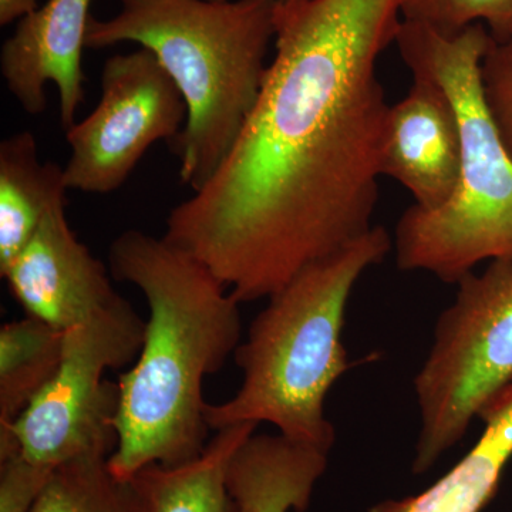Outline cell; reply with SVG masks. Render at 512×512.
Segmentation results:
<instances>
[{
  "label": "cell",
  "mask_w": 512,
  "mask_h": 512,
  "mask_svg": "<svg viewBox=\"0 0 512 512\" xmlns=\"http://www.w3.org/2000/svg\"><path fill=\"white\" fill-rule=\"evenodd\" d=\"M66 192L63 168L40 161L32 131L0 143V272L28 245L47 212L66 201Z\"/></svg>",
  "instance_id": "obj_15"
},
{
  "label": "cell",
  "mask_w": 512,
  "mask_h": 512,
  "mask_svg": "<svg viewBox=\"0 0 512 512\" xmlns=\"http://www.w3.org/2000/svg\"><path fill=\"white\" fill-rule=\"evenodd\" d=\"M485 423L476 446L423 493L386 500L369 512H480L497 490L512 458V383L480 417Z\"/></svg>",
  "instance_id": "obj_13"
},
{
  "label": "cell",
  "mask_w": 512,
  "mask_h": 512,
  "mask_svg": "<svg viewBox=\"0 0 512 512\" xmlns=\"http://www.w3.org/2000/svg\"><path fill=\"white\" fill-rule=\"evenodd\" d=\"M109 271L140 289L150 312L136 362L117 380V446L107 460L114 476L131 480L207 447L202 386L241 343V303L194 256L138 229L111 242Z\"/></svg>",
  "instance_id": "obj_2"
},
{
  "label": "cell",
  "mask_w": 512,
  "mask_h": 512,
  "mask_svg": "<svg viewBox=\"0 0 512 512\" xmlns=\"http://www.w3.org/2000/svg\"><path fill=\"white\" fill-rule=\"evenodd\" d=\"M392 248L389 232L375 225L272 293L235 350L242 372L238 392L207 404L210 429L269 423L286 439L329 453L336 433L326 397L350 369L342 343L346 306L356 282Z\"/></svg>",
  "instance_id": "obj_4"
},
{
  "label": "cell",
  "mask_w": 512,
  "mask_h": 512,
  "mask_svg": "<svg viewBox=\"0 0 512 512\" xmlns=\"http://www.w3.org/2000/svg\"><path fill=\"white\" fill-rule=\"evenodd\" d=\"M146 320L121 299L64 330L59 369L8 430L0 431V458L20 450L39 466L57 468L83 457L109 458L119 386L104 373L136 362Z\"/></svg>",
  "instance_id": "obj_7"
},
{
  "label": "cell",
  "mask_w": 512,
  "mask_h": 512,
  "mask_svg": "<svg viewBox=\"0 0 512 512\" xmlns=\"http://www.w3.org/2000/svg\"><path fill=\"white\" fill-rule=\"evenodd\" d=\"M37 8V0H0V25H10L35 12Z\"/></svg>",
  "instance_id": "obj_21"
},
{
  "label": "cell",
  "mask_w": 512,
  "mask_h": 512,
  "mask_svg": "<svg viewBox=\"0 0 512 512\" xmlns=\"http://www.w3.org/2000/svg\"><path fill=\"white\" fill-rule=\"evenodd\" d=\"M107 457H83L53 471L32 512H143L133 480L114 476Z\"/></svg>",
  "instance_id": "obj_17"
},
{
  "label": "cell",
  "mask_w": 512,
  "mask_h": 512,
  "mask_svg": "<svg viewBox=\"0 0 512 512\" xmlns=\"http://www.w3.org/2000/svg\"><path fill=\"white\" fill-rule=\"evenodd\" d=\"M187 104L157 57L141 47L110 57L101 74L96 109L66 131L67 190L111 194L157 141L174 138L187 121Z\"/></svg>",
  "instance_id": "obj_8"
},
{
  "label": "cell",
  "mask_w": 512,
  "mask_h": 512,
  "mask_svg": "<svg viewBox=\"0 0 512 512\" xmlns=\"http://www.w3.org/2000/svg\"><path fill=\"white\" fill-rule=\"evenodd\" d=\"M113 18L89 20L87 49L138 43L187 104L174 138L181 184L201 190L237 143L264 86L278 0H117Z\"/></svg>",
  "instance_id": "obj_3"
},
{
  "label": "cell",
  "mask_w": 512,
  "mask_h": 512,
  "mask_svg": "<svg viewBox=\"0 0 512 512\" xmlns=\"http://www.w3.org/2000/svg\"><path fill=\"white\" fill-rule=\"evenodd\" d=\"M256 424L225 427L200 456L178 466L153 464L131 478L143 512H239L229 493L231 458L256 431Z\"/></svg>",
  "instance_id": "obj_14"
},
{
  "label": "cell",
  "mask_w": 512,
  "mask_h": 512,
  "mask_svg": "<svg viewBox=\"0 0 512 512\" xmlns=\"http://www.w3.org/2000/svg\"><path fill=\"white\" fill-rule=\"evenodd\" d=\"M402 19L444 33L481 23L494 40L512 33V0H403Z\"/></svg>",
  "instance_id": "obj_18"
},
{
  "label": "cell",
  "mask_w": 512,
  "mask_h": 512,
  "mask_svg": "<svg viewBox=\"0 0 512 512\" xmlns=\"http://www.w3.org/2000/svg\"><path fill=\"white\" fill-rule=\"evenodd\" d=\"M402 5L278 0L275 55L254 110L164 234L239 303L268 299L375 227L390 109L376 66Z\"/></svg>",
  "instance_id": "obj_1"
},
{
  "label": "cell",
  "mask_w": 512,
  "mask_h": 512,
  "mask_svg": "<svg viewBox=\"0 0 512 512\" xmlns=\"http://www.w3.org/2000/svg\"><path fill=\"white\" fill-rule=\"evenodd\" d=\"M490 42L481 23L444 33L403 19L394 39L412 73L443 87L460 126L456 190L433 210L412 205L393 239L402 271L427 272L446 284H458L481 262L512 256V158L481 87V62Z\"/></svg>",
  "instance_id": "obj_5"
},
{
  "label": "cell",
  "mask_w": 512,
  "mask_h": 512,
  "mask_svg": "<svg viewBox=\"0 0 512 512\" xmlns=\"http://www.w3.org/2000/svg\"><path fill=\"white\" fill-rule=\"evenodd\" d=\"M63 330L26 318L0 328V431L8 430L56 375Z\"/></svg>",
  "instance_id": "obj_16"
},
{
  "label": "cell",
  "mask_w": 512,
  "mask_h": 512,
  "mask_svg": "<svg viewBox=\"0 0 512 512\" xmlns=\"http://www.w3.org/2000/svg\"><path fill=\"white\" fill-rule=\"evenodd\" d=\"M328 458V451L282 434L254 433L231 458L229 493L239 512H305Z\"/></svg>",
  "instance_id": "obj_12"
},
{
  "label": "cell",
  "mask_w": 512,
  "mask_h": 512,
  "mask_svg": "<svg viewBox=\"0 0 512 512\" xmlns=\"http://www.w3.org/2000/svg\"><path fill=\"white\" fill-rule=\"evenodd\" d=\"M414 377L420 413L413 473L433 468L512 383V256L458 282Z\"/></svg>",
  "instance_id": "obj_6"
},
{
  "label": "cell",
  "mask_w": 512,
  "mask_h": 512,
  "mask_svg": "<svg viewBox=\"0 0 512 512\" xmlns=\"http://www.w3.org/2000/svg\"><path fill=\"white\" fill-rule=\"evenodd\" d=\"M413 77L409 93L387 114L382 174L407 188L413 205L433 210L446 204L457 187L460 126L443 87L424 74Z\"/></svg>",
  "instance_id": "obj_11"
},
{
  "label": "cell",
  "mask_w": 512,
  "mask_h": 512,
  "mask_svg": "<svg viewBox=\"0 0 512 512\" xmlns=\"http://www.w3.org/2000/svg\"><path fill=\"white\" fill-rule=\"evenodd\" d=\"M92 0H47L18 20L0 50V73L10 94L30 116L46 110V84L59 92L60 124H76L84 100L83 50Z\"/></svg>",
  "instance_id": "obj_10"
},
{
  "label": "cell",
  "mask_w": 512,
  "mask_h": 512,
  "mask_svg": "<svg viewBox=\"0 0 512 512\" xmlns=\"http://www.w3.org/2000/svg\"><path fill=\"white\" fill-rule=\"evenodd\" d=\"M481 87L491 119L512 158V33L504 40L491 37L481 62Z\"/></svg>",
  "instance_id": "obj_19"
},
{
  "label": "cell",
  "mask_w": 512,
  "mask_h": 512,
  "mask_svg": "<svg viewBox=\"0 0 512 512\" xmlns=\"http://www.w3.org/2000/svg\"><path fill=\"white\" fill-rule=\"evenodd\" d=\"M55 470L32 463L20 450L0 458V512H32Z\"/></svg>",
  "instance_id": "obj_20"
},
{
  "label": "cell",
  "mask_w": 512,
  "mask_h": 512,
  "mask_svg": "<svg viewBox=\"0 0 512 512\" xmlns=\"http://www.w3.org/2000/svg\"><path fill=\"white\" fill-rule=\"evenodd\" d=\"M66 205L47 212L28 245L0 272L26 315L63 332L123 299L110 271L70 228Z\"/></svg>",
  "instance_id": "obj_9"
}]
</instances>
